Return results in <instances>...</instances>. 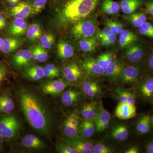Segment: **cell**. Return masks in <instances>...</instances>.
<instances>
[{
  "label": "cell",
  "instance_id": "cell-7",
  "mask_svg": "<svg viewBox=\"0 0 153 153\" xmlns=\"http://www.w3.org/2000/svg\"><path fill=\"white\" fill-rule=\"evenodd\" d=\"M64 143L77 151L78 153H93V144L86 139L79 136L68 137L64 140Z\"/></svg>",
  "mask_w": 153,
  "mask_h": 153
},
{
  "label": "cell",
  "instance_id": "cell-15",
  "mask_svg": "<svg viewBox=\"0 0 153 153\" xmlns=\"http://www.w3.org/2000/svg\"><path fill=\"white\" fill-rule=\"evenodd\" d=\"M82 66L88 75L96 76L104 74V69L101 68L93 57H88L82 62Z\"/></svg>",
  "mask_w": 153,
  "mask_h": 153
},
{
  "label": "cell",
  "instance_id": "cell-61",
  "mask_svg": "<svg viewBox=\"0 0 153 153\" xmlns=\"http://www.w3.org/2000/svg\"><path fill=\"white\" fill-rule=\"evenodd\" d=\"M152 16L153 18V15H152Z\"/></svg>",
  "mask_w": 153,
  "mask_h": 153
},
{
  "label": "cell",
  "instance_id": "cell-33",
  "mask_svg": "<svg viewBox=\"0 0 153 153\" xmlns=\"http://www.w3.org/2000/svg\"><path fill=\"white\" fill-rule=\"evenodd\" d=\"M117 92L120 102H126L132 105L135 104V96L131 92L120 89L117 90Z\"/></svg>",
  "mask_w": 153,
  "mask_h": 153
},
{
  "label": "cell",
  "instance_id": "cell-1",
  "mask_svg": "<svg viewBox=\"0 0 153 153\" xmlns=\"http://www.w3.org/2000/svg\"><path fill=\"white\" fill-rule=\"evenodd\" d=\"M20 106L26 120L38 133L48 138L54 124L53 115L47 103L34 90L25 86L17 89Z\"/></svg>",
  "mask_w": 153,
  "mask_h": 153
},
{
  "label": "cell",
  "instance_id": "cell-39",
  "mask_svg": "<svg viewBox=\"0 0 153 153\" xmlns=\"http://www.w3.org/2000/svg\"><path fill=\"white\" fill-rule=\"evenodd\" d=\"M139 32L143 36L153 38V25L146 22L139 28Z\"/></svg>",
  "mask_w": 153,
  "mask_h": 153
},
{
  "label": "cell",
  "instance_id": "cell-53",
  "mask_svg": "<svg viewBox=\"0 0 153 153\" xmlns=\"http://www.w3.org/2000/svg\"><path fill=\"white\" fill-rule=\"evenodd\" d=\"M146 149L147 153H153V139L147 144Z\"/></svg>",
  "mask_w": 153,
  "mask_h": 153
},
{
  "label": "cell",
  "instance_id": "cell-20",
  "mask_svg": "<svg viewBox=\"0 0 153 153\" xmlns=\"http://www.w3.org/2000/svg\"><path fill=\"white\" fill-rule=\"evenodd\" d=\"M99 105L96 101H91L83 105L81 114L84 119L94 120L98 114Z\"/></svg>",
  "mask_w": 153,
  "mask_h": 153
},
{
  "label": "cell",
  "instance_id": "cell-24",
  "mask_svg": "<svg viewBox=\"0 0 153 153\" xmlns=\"http://www.w3.org/2000/svg\"><path fill=\"white\" fill-rule=\"evenodd\" d=\"M152 117L149 115H142L140 117L136 125L137 131L141 134L149 132L152 128Z\"/></svg>",
  "mask_w": 153,
  "mask_h": 153
},
{
  "label": "cell",
  "instance_id": "cell-34",
  "mask_svg": "<svg viewBox=\"0 0 153 153\" xmlns=\"http://www.w3.org/2000/svg\"><path fill=\"white\" fill-rule=\"evenodd\" d=\"M42 36V31L40 25L34 23L29 26L27 31L28 39L31 41H34L40 38Z\"/></svg>",
  "mask_w": 153,
  "mask_h": 153
},
{
  "label": "cell",
  "instance_id": "cell-36",
  "mask_svg": "<svg viewBox=\"0 0 153 153\" xmlns=\"http://www.w3.org/2000/svg\"><path fill=\"white\" fill-rule=\"evenodd\" d=\"M113 60V55L109 52L102 54L96 59L97 62L99 66L104 69L109 66Z\"/></svg>",
  "mask_w": 153,
  "mask_h": 153
},
{
  "label": "cell",
  "instance_id": "cell-51",
  "mask_svg": "<svg viewBox=\"0 0 153 153\" xmlns=\"http://www.w3.org/2000/svg\"><path fill=\"white\" fill-rule=\"evenodd\" d=\"M99 36L100 38V43H101V45L102 46L105 47H108L109 46H111L109 39L107 37L104 36H100V35H99Z\"/></svg>",
  "mask_w": 153,
  "mask_h": 153
},
{
  "label": "cell",
  "instance_id": "cell-60",
  "mask_svg": "<svg viewBox=\"0 0 153 153\" xmlns=\"http://www.w3.org/2000/svg\"><path fill=\"white\" fill-rule=\"evenodd\" d=\"M152 123H153V117L152 118Z\"/></svg>",
  "mask_w": 153,
  "mask_h": 153
},
{
  "label": "cell",
  "instance_id": "cell-50",
  "mask_svg": "<svg viewBox=\"0 0 153 153\" xmlns=\"http://www.w3.org/2000/svg\"><path fill=\"white\" fill-rule=\"evenodd\" d=\"M7 13L0 12V31L4 29L7 26Z\"/></svg>",
  "mask_w": 153,
  "mask_h": 153
},
{
  "label": "cell",
  "instance_id": "cell-2",
  "mask_svg": "<svg viewBox=\"0 0 153 153\" xmlns=\"http://www.w3.org/2000/svg\"><path fill=\"white\" fill-rule=\"evenodd\" d=\"M99 0H69L58 15L60 25L74 24L88 17L95 10Z\"/></svg>",
  "mask_w": 153,
  "mask_h": 153
},
{
  "label": "cell",
  "instance_id": "cell-8",
  "mask_svg": "<svg viewBox=\"0 0 153 153\" xmlns=\"http://www.w3.org/2000/svg\"><path fill=\"white\" fill-rule=\"evenodd\" d=\"M32 59V51L28 49L19 50L10 56L12 66L16 69L27 67Z\"/></svg>",
  "mask_w": 153,
  "mask_h": 153
},
{
  "label": "cell",
  "instance_id": "cell-30",
  "mask_svg": "<svg viewBox=\"0 0 153 153\" xmlns=\"http://www.w3.org/2000/svg\"><path fill=\"white\" fill-rule=\"evenodd\" d=\"M101 8L102 12L109 15H116L120 9L119 4L113 0H103Z\"/></svg>",
  "mask_w": 153,
  "mask_h": 153
},
{
  "label": "cell",
  "instance_id": "cell-42",
  "mask_svg": "<svg viewBox=\"0 0 153 153\" xmlns=\"http://www.w3.org/2000/svg\"><path fill=\"white\" fill-rule=\"evenodd\" d=\"M9 69L6 63L0 60V88L8 76Z\"/></svg>",
  "mask_w": 153,
  "mask_h": 153
},
{
  "label": "cell",
  "instance_id": "cell-25",
  "mask_svg": "<svg viewBox=\"0 0 153 153\" xmlns=\"http://www.w3.org/2000/svg\"><path fill=\"white\" fill-rule=\"evenodd\" d=\"M25 74L30 80L38 81L44 77V69L40 66H30L25 69Z\"/></svg>",
  "mask_w": 153,
  "mask_h": 153
},
{
  "label": "cell",
  "instance_id": "cell-12",
  "mask_svg": "<svg viewBox=\"0 0 153 153\" xmlns=\"http://www.w3.org/2000/svg\"><path fill=\"white\" fill-rule=\"evenodd\" d=\"M137 109L134 105L128 104L126 102H120L115 111V116L121 120L130 119L136 116Z\"/></svg>",
  "mask_w": 153,
  "mask_h": 153
},
{
  "label": "cell",
  "instance_id": "cell-55",
  "mask_svg": "<svg viewBox=\"0 0 153 153\" xmlns=\"http://www.w3.org/2000/svg\"><path fill=\"white\" fill-rule=\"evenodd\" d=\"M147 12L151 15H153V1L149 2L146 4Z\"/></svg>",
  "mask_w": 153,
  "mask_h": 153
},
{
  "label": "cell",
  "instance_id": "cell-10",
  "mask_svg": "<svg viewBox=\"0 0 153 153\" xmlns=\"http://www.w3.org/2000/svg\"><path fill=\"white\" fill-rule=\"evenodd\" d=\"M7 36L18 37L22 36L27 30V25L24 19H14L4 29Z\"/></svg>",
  "mask_w": 153,
  "mask_h": 153
},
{
  "label": "cell",
  "instance_id": "cell-4",
  "mask_svg": "<svg viewBox=\"0 0 153 153\" xmlns=\"http://www.w3.org/2000/svg\"><path fill=\"white\" fill-rule=\"evenodd\" d=\"M97 24L95 20L87 19L74 23L71 28V33L76 40L92 38L97 35Z\"/></svg>",
  "mask_w": 153,
  "mask_h": 153
},
{
  "label": "cell",
  "instance_id": "cell-13",
  "mask_svg": "<svg viewBox=\"0 0 153 153\" xmlns=\"http://www.w3.org/2000/svg\"><path fill=\"white\" fill-rule=\"evenodd\" d=\"M140 72L135 66H128L124 67L119 79L126 84H134L139 79Z\"/></svg>",
  "mask_w": 153,
  "mask_h": 153
},
{
  "label": "cell",
  "instance_id": "cell-3",
  "mask_svg": "<svg viewBox=\"0 0 153 153\" xmlns=\"http://www.w3.org/2000/svg\"><path fill=\"white\" fill-rule=\"evenodd\" d=\"M22 125L15 115L10 114L0 117V132L5 141L10 142L17 138Z\"/></svg>",
  "mask_w": 153,
  "mask_h": 153
},
{
  "label": "cell",
  "instance_id": "cell-40",
  "mask_svg": "<svg viewBox=\"0 0 153 153\" xmlns=\"http://www.w3.org/2000/svg\"><path fill=\"white\" fill-rule=\"evenodd\" d=\"M64 131L65 134L68 137L76 136L78 133L79 127L71 125L66 120L64 123Z\"/></svg>",
  "mask_w": 153,
  "mask_h": 153
},
{
  "label": "cell",
  "instance_id": "cell-47",
  "mask_svg": "<svg viewBox=\"0 0 153 153\" xmlns=\"http://www.w3.org/2000/svg\"><path fill=\"white\" fill-rule=\"evenodd\" d=\"M119 42L120 47L122 48H124L128 47L134 42H136V41L132 39L125 38L123 36H120L119 38Z\"/></svg>",
  "mask_w": 153,
  "mask_h": 153
},
{
  "label": "cell",
  "instance_id": "cell-52",
  "mask_svg": "<svg viewBox=\"0 0 153 153\" xmlns=\"http://www.w3.org/2000/svg\"><path fill=\"white\" fill-rule=\"evenodd\" d=\"M110 123V121L107 122L106 123L102 124L97 127L96 128L97 131V132H101L105 130L109 126Z\"/></svg>",
  "mask_w": 153,
  "mask_h": 153
},
{
  "label": "cell",
  "instance_id": "cell-28",
  "mask_svg": "<svg viewBox=\"0 0 153 153\" xmlns=\"http://www.w3.org/2000/svg\"><path fill=\"white\" fill-rule=\"evenodd\" d=\"M97 35L92 38L79 40L78 44L79 48L83 52H93L97 45Z\"/></svg>",
  "mask_w": 153,
  "mask_h": 153
},
{
  "label": "cell",
  "instance_id": "cell-58",
  "mask_svg": "<svg viewBox=\"0 0 153 153\" xmlns=\"http://www.w3.org/2000/svg\"><path fill=\"white\" fill-rule=\"evenodd\" d=\"M139 152L138 149L137 147L135 146L130 148L125 152L126 153H138Z\"/></svg>",
  "mask_w": 153,
  "mask_h": 153
},
{
  "label": "cell",
  "instance_id": "cell-45",
  "mask_svg": "<svg viewBox=\"0 0 153 153\" xmlns=\"http://www.w3.org/2000/svg\"><path fill=\"white\" fill-rule=\"evenodd\" d=\"M99 35L105 36L108 38L111 45H114L116 41V36L113 34L108 28L107 27L105 28L102 30Z\"/></svg>",
  "mask_w": 153,
  "mask_h": 153
},
{
  "label": "cell",
  "instance_id": "cell-54",
  "mask_svg": "<svg viewBox=\"0 0 153 153\" xmlns=\"http://www.w3.org/2000/svg\"><path fill=\"white\" fill-rule=\"evenodd\" d=\"M148 65L149 69L153 71V49L149 57Z\"/></svg>",
  "mask_w": 153,
  "mask_h": 153
},
{
  "label": "cell",
  "instance_id": "cell-18",
  "mask_svg": "<svg viewBox=\"0 0 153 153\" xmlns=\"http://www.w3.org/2000/svg\"><path fill=\"white\" fill-rule=\"evenodd\" d=\"M124 67L123 64L120 61L114 60L104 69V74L113 80L119 79Z\"/></svg>",
  "mask_w": 153,
  "mask_h": 153
},
{
  "label": "cell",
  "instance_id": "cell-44",
  "mask_svg": "<svg viewBox=\"0 0 153 153\" xmlns=\"http://www.w3.org/2000/svg\"><path fill=\"white\" fill-rule=\"evenodd\" d=\"M47 0H35L32 6L33 14H37L41 13L45 8Z\"/></svg>",
  "mask_w": 153,
  "mask_h": 153
},
{
  "label": "cell",
  "instance_id": "cell-59",
  "mask_svg": "<svg viewBox=\"0 0 153 153\" xmlns=\"http://www.w3.org/2000/svg\"><path fill=\"white\" fill-rule=\"evenodd\" d=\"M3 42H4V37L0 36V51L2 47Z\"/></svg>",
  "mask_w": 153,
  "mask_h": 153
},
{
  "label": "cell",
  "instance_id": "cell-5",
  "mask_svg": "<svg viewBox=\"0 0 153 153\" xmlns=\"http://www.w3.org/2000/svg\"><path fill=\"white\" fill-rule=\"evenodd\" d=\"M67 80L59 79L44 82L41 86L42 92L45 94L57 96L63 92L70 84Z\"/></svg>",
  "mask_w": 153,
  "mask_h": 153
},
{
  "label": "cell",
  "instance_id": "cell-48",
  "mask_svg": "<svg viewBox=\"0 0 153 153\" xmlns=\"http://www.w3.org/2000/svg\"><path fill=\"white\" fill-rule=\"evenodd\" d=\"M120 36H123L125 38L132 39L136 42L138 40L137 36L135 33L128 30H123L120 33Z\"/></svg>",
  "mask_w": 153,
  "mask_h": 153
},
{
  "label": "cell",
  "instance_id": "cell-37",
  "mask_svg": "<svg viewBox=\"0 0 153 153\" xmlns=\"http://www.w3.org/2000/svg\"><path fill=\"white\" fill-rule=\"evenodd\" d=\"M44 77L52 78L58 77L60 74L59 70L54 64H49L44 68Z\"/></svg>",
  "mask_w": 153,
  "mask_h": 153
},
{
  "label": "cell",
  "instance_id": "cell-38",
  "mask_svg": "<svg viewBox=\"0 0 153 153\" xmlns=\"http://www.w3.org/2000/svg\"><path fill=\"white\" fill-rule=\"evenodd\" d=\"M39 38L41 46L45 49H50L55 41L54 36L51 33H47L41 36Z\"/></svg>",
  "mask_w": 153,
  "mask_h": 153
},
{
  "label": "cell",
  "instance_id": "cell-56",
  "mask_svg": "<svg viewBox=\"0 0 153 153\" xmlns=\"http://www.w3.org/2000/svg\"><path fill=\"white\" fill-rule=\"evenodd\" d=\"M32 58L34 60H38V50L37 47H35L32 51Z\"/></svg>",
  "mask_w": 153,
  "mask_h": 153
},
{
  "label": "cell",
  "instance_id": "cell-9",
  "mask_svg": "<svg viewBox=\"0 0 153 153\" xmlns=\"http://www.w3.org/2000/svg\"><path fill=\"white\" fill-rule=\"evenodd\" d=\"M6 13L9 18L25 19L33 14V7L27 3L22 2L8 9Z\"/></svg>",
  "mask_w": 153,
  "mask_h": 153
},
{
  "label": "cell",
  "instance_id": "cell-46",
  "mask_svg": "<svg viewBox=\"0 0 153 153\" xmlns=\"http://www.w3.org/2000/svg\"><path fill=\"white\" fill-rule=\"evenodd\" d=\"M36 47L38 50V58L37 60L41 62H46L48 59L47 51L40 44H38Z\"/></svg>",
  "mask_w": 153,
  "mask_h": 153
},
{
  "label": "cell",
  "instance_id": "cell-23",
  "mask_svg": "<svg viewBox=\"0 0 153 153\" xmlns=\"http://www.w3.org/2000/svg\"><path fill=\"white\" fill-rule=\"evenodd\" d=\"M80 97V93L79 91L70 88L63 92L62 96V102L64 106H71L79 100Z\"/></svg>",
  "mask_w": 153,
  "mask_h": 153
},
{
  "label": "cell",
  "instance_id": "cell-6",
  "mask_svg": "<svg viewBox=\"0 0 153 153\" xmlns=\"http://www.w3.org/2000/svg\"><path fill=\"white\" fill-rule=\"evenodd\" d=\"M15 108V103L11 91H0V116L11 114Z\"/></svg>",
  "mask_w": 153,
  "mask_h": 153
},
{
  "label": "cell",
  "instance_id": "cell-49",
  "mask_svg": "<svg viewBox=\"0 0 153 153\" xmlns=\"http://www.w3.org/2000/svg\"><path fill=\"white\" fill-rule=\"evenodd\" d=\"M66 121L71 124V125L74 126L79 127V119L78 116L75 114H72L70 115Z\"/></svg>",
  "mask_w": 153,
  "mask_h": 153
},
{
  "label": "cell",
  "instance_id": "cell-43",
  "mask_svg": "<svg viewBox=\"0 0 153 153\" xmlns=\"http://www.w3.org/2000/svg\"><path fill=\"white\" fill-rule=\"evenodd\" d=\"M56 149L59 152L61 153H78L71 146L65 143H58L56 145Z\"/></svg>",
  "mask_w": 153,
  "mask_h": 153
},
{
  "label": "cell",
  "instance_id": "cell-41",
  "mask_svg": "<svg viewBox=\"0 0 153 153\" xmlns=\"http://www.w3.org/2000/svg\"><path fill=\"white\" fill-rule=\"evenodd\" d=\"M93 153H112L113 151L109 147L101 143H98L93 146Z\"/></svg>",
  "mask_w": 153,
  "mask_h": 153
},
{
  "label": "cell",
  "instance_id": "cell-27",
  "mask_svg": "<svg viewBox=\"0 0 153 153\" xmlns=\"http://www.w3.org/2000/svg\"><path fill=\"white\" fill-rule=\"evenodd\" d=\"M82 90L84 94L88 97H94L101 91L100 87L94 81H86L82 83Z\"/></svg>",
  "mask_w": 153,
  "mask_h": 153
},
{
  "label": "cell",
  "instance_id": "cell-16",
  "mask_svg": "<svg viewBox=\"0 0 153 153\" xmlns=\"http://www.w3.org/2000/svg\"><path fill=\"white\" fill-rule=\"evenodd\" d=\"M22 143L25 147L30 149L41 150L45 148L42 140L32 134H26L22 138Z\"/></svg>",
  "mask_w": 153,
  "mask_h": 153
},
{
  "label": "cell",
  "instance_id": "cell-35",
  "mask_svg": "<svg viewBox=\"0 0 153 153\" xmlns=\"http://www.w3.org/2000/svg\"><path fill=\"white\" fill-rule=\"evenodd\" d=\"M106 27L108 29L116 36L120 34L123 30V25L120 22L108 19L105 22Z\"/></svg>",
  "mask_w": 153,
  "mask_h": 153
},
{
  "label": "cell",
  "instance_id": "cell-14",
  "mask_svg": "<svg viewBox=\"0 0 153 153\" xmlns=\"http://www.w3.org/2000/svg\"><path fill=\"white\" fill-rule=\"evenodd\" d=\"M62 74L65 79L69 82L78 81L82 75V72L79 66L76 63L68 64L63 68Z\"/></svg>",
  "mask_w": 153,
  "mask_h": 153
},
{
  "label": "cell",
  "instance_id": "cell-32",
  "mask_svg": "<svg viewBox=\"0 0 153 153\" xmlns=\"http://www.w3.org/2000/svg\"><path fill=\"white\" fill-rule=\"evenodd\" d=\"M110 119L111 115L109 112L104 108L102 103H100L99 105L98 114L94 120L95 123L96 128L105 123L110 121Z\"/></svg>",
  "mask_w": 153,
  "mask_h": 153
},
{
  "label": "cell",
  "instance_id": "cell-21",
  "mask_svg": "<svg viewBox=\"0 0 153 153\" xmlns=\"http://www.w3.org/2000/svg\"><path fill=\"white\" fill-rule=\"evenodd\" d=\"M94 121L90 120L84 119L79 127V136L85 139L92 137L95 131Z\"/></svg>",
  "mask_w": 153,
  "mask_h": 153
},
{
  "label": "cell",
  "instance_id": "cell-31",
  "mask_svg": "<svg viewBox=\"0 0 153 153\" xmlns=\"http://www.w3.org/2000/svg\"><path fill=\"white\" fill-rule=\"evenodd\" d=\"M124 19L137 28H139L147 21V17L143 13L131 14L125 16Z\"/></svg>",
  "mask_w": 153,
  "mask_h": 153
},
{
  "label": "cell",
  "instance_id": "cell-57",
  "mask_svg": "<svg viewBox=\"0 0 153 153\" xmlns=\"http://www.w3.org/2000/svg\"><path fill=\"white\" fill-rule=\"evenodd\" d=\"M5 141L4 138L2 135L1 134L0 132V152H2L4 149V143Z\"/></svg>",
  "mask_w": 153,
  "mask_h": 153
},
{
  "label": "cell",
  "instance_id": "cell-29",
  "mask_svg": "<svg viewBox=\"0 0 153 153\" xmlns=\"http://www.w3.org/2000/svg\"><path fill=\"white\" fill-rule=\"evenodd\" d=\"M111 134L113 137L119 141H124L127 139L128 136V131L126 126L119 125L116 126L111 131Z\"/></svg>",
  "mask_w": 153,
  "mask_h": 153
},
{
  "label": "cell",
  "instance_id": "cell-22",
  "mask_svg": "<svg viewBox=\"0 0 153 153\" xmlns=\"http://www.w3.org/2000/svg\"><path fill=\"white\" fill-rule=\"evenodd\" d=\"M143 4L142 0H121L120 5L124 13L129 15L134 13Z\"/></svg>",
  "mask_w": 153,
  "mask_h": 153
},
{
  "label": "cell",
  "instance_id": "cell-11",
  "mask_svg": "<svg viewBox=\"0 0 153 153\" xmlns=\"http://www.w3.org/2000/svg\"><path fill=\"white\" fill-rule=\"evenodd\" d=\"M125 53L129 61L132 63H138L142 60L144 51L142 45L136 42L126 47Z\"/></svg>",
  "mask_w": 153,
  "mask_h": 153
},
{
  "label": "cell",
  "instance_id": "cell-26",
  "mask_svg": "<svg viewBox=\"0 0 153 153\" xmlns=\"http://www.w3.org/2000/svg\"><path fill=\"white\" fill-rule=\"evenodd\" d=\"M57 54L62 59H68L74 55V49L72 46L66 41H60L57 46Z\"/></svg>",
  "mask_w": 153,
  "mask_h": 153
},
{
  "label": "cell",
  "instance_id": "cell-17",
  "mask_svg": "<svg viewBox=\"0 0 153 153\" xmlns=\"http://www.w3.org/2000/svg\"><path fill=\"white\" fill-rule=\"evenodd\" d=\"M20 41L17 37L9 36L4 37V42L0 52L3 54H12L20 46Z\"/></svg>",
  "mask_w": 153,
  "mask_h": 153
},
{
  "label": "cell",
  "instance_id": "cell-19",
  "mask_svg": "<svg viewBox=\"0 0 153 153\" xmlns=\"http://www.w3.org/2000/svg\"><path fill=\"white\" fill-rule=\"evenodd\" d=\"M138 91L145 99L153 98V76H149L143 80L139 87Z\"/></svg>",
  "mask_w": 153,
  "mask_h": 153
}]
</instances>
